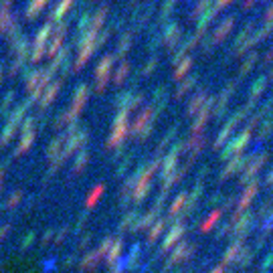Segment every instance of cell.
Returning a JSON list of instances; mask_svg holds the SVG:
<instances>
[{
  "label": "cell",
  "mask_w": 273,
  "mask_h": 273,
  "mask_svg": "<svg viewBox=\"0 0 273 273\" xmlns=\"http://www.w3.org/2000/svg\"><path fill=\"white\" fill-rule=\"evenodd\" d=\"M17 24V12L8 4H0V33L10 31Z\"/></svg>",
  "instance_id": "cell-5"
},
{
  "label": "cell",
  "mask_w": 273,
  "mask_h": 273,
  "mask_svg": "<svg viewBox=\"0 0 273 273\" xmlns=\"http://www.w3.org/2000/svg\"><path fill=\"white\" fill-rule=\"evenodd\" d=\"M51 75H53V71L49 69H35V71H31L29 75L24 77V83H26V87H29L31 91H35V89H39V87H47V83H49V79H51Z\"/></svg>",
  "instance_id": "cell-2"
},
{
  "label": "cell",
  "mask_w": 273,
  "mask_h": 273,
  "mask_svg": "<svg viewBox=\"0 0 273 273\" xmlns=\"http://www.w3.org/2000/svg\"><path fill=\"white\" fill-rule=\"evenodd\" d=\"M253 4V0H245V8H247V6H251Z\"/></svg>",
  "instance_id": "cell-27"
},
{
  "label": "cell",
  "mask_w": 273,
  "mask_h": 273,
  "mask_svg": "<svg viewBox=\"0 0 273 273\" xmlns=\"http://www.w3.org/2000/svg\"><path fill=\"white\" fill-rule=\"evenodd\" d=\"M204 98H207V93H196V95H195V98H193V105H190V107H188V109H190V112H195V109H196V107H198V105L202 103V99H204Z\"/></svg>",
  "instance_id": "cell-19"
},
{
  "label": "cell",
  "mask_w": 273,
  "mask_h": 273,
  "mask_svg": "<svg viewBox=\"0 0 273 273\" xmlns=\"http://www.w3.org/2000/svg\"><path fill=\"white\" fill-rule=\"evenodd\" d=\"M209 4H211V0H200V2H198V4H196V8H195V10H193V17H196V15H198V12H200V10H202V8H207V6H209Z\"/></svg>",
  "instance_id": "cell-22"
},
{
  "label": "cell",
  "mask_w": 273,
  "mask_h": 273,
  "mask_svg": "<svg viewBox=\"0 0 273 273\" xmlns=\"http://www.w3.org/2000/svg\"><path fill=\"white\" fill-rule=\"evenodd\" d=\"M61 87H63V79H55V81H51V83H47V87L43 89V93H40V105H45L51 99H55V95L59 93Z\"/></svg>",
  "instance_id": "cell-6"
},
{
  "label": "cell",
  "mask_w": 273,
  "mask_h": 273,
  "mask_svg": "<svg viewBox=\"0 0 273 273\" xmlns=\"http://www.w3.org/2000/svg\"><path fill=\"white\" fill-rule=\"evenodd\" d=\"M107 15V6H99L98 10L91 15V22H89V26H91V31H95L98 33V29H99V24L103 22V17Z\"/></svg>",
  "instance_id": "cell-11"
},
{
  "label": "cell",
  "mask_w": 273,
  "mask_h": 273,
  "mask_svg": "<svg viewBox=\"0 0 273 273\" xmlns=\"http://www.w3.org/2000/svg\"><path fill=\"white\" fill-rule=\"evenodd\" d=\"M190 65H193V59H190V57H186V59H182L180 63H176V69H174V77L176 79H180L186 71H188V67Z\"/></svg>",
  "instance_id": "cell-13"
},
{
  "label": "cell",
  "mask_w": 273,
  "mask_h": 273,
  "mask_svg": "<svg viewBox=\"0 0 273 273\" xmlns=\"http://www.w3.org/2000/svg\"><path fill=\"white\" fill-rule=\"evenodd\" d=\"M73 4V0H57V4H55V8L51 10V15H49V19L51 20H59L65 12H67V8H69ZM49 20V22H51Z\"/></svg>",
  "instance_id": "cell-10"
},
{
  "label": "cell",
  "mask_w": 273,
  "mask_h": 273,
  "mask_svg": "<svg viewBox=\"0 0 273 273\" xmlns=\"http://www.w3.org/2000/svg\"><path fill=\"white\" fill-rule=\"evenodd\" d=\"M233 24H235V17H229V19H225L223 24H218V26H216V31H214V35H213V40H214V43L223 40V39L227 37V33H229L231 29H233Z\"/></svg>",
  "instance_id": "cell-8"
},
{
  "label": "cell",
  "mask_w": 273,
  "mask_h": 273,
  "mask_svg": "<svg viewBox=\"0 0 273 273\" xmlns=\"http://www.w3.org/2000/svg\"><path fill=\"white\" fill-rule=\"evenodd\" d=\"M87 95H89V87H87L85 83H81V85L75 89V93H73V103H71V107L67 109V112H63L65 119H67V117H73V116L79 112L81 105H83V101L87 99Z\"/></svg>",
  "instance_id": "cell-4"
},
{
  "label": "cell",
  "mask_w": 273,
  "mask_h": 273,
  "mask_svg": "<svg viewBox=\"0 0 273 273\" xmlns=\"http://www.w3.org/2000/svg\"><path fill=\"white\" fill-rule=\"evenodd\" d=\"M128 71H130V63L128 61H121L119 67H117V71H116V75H114L116 83H121V81H124V77L128 75Z\"/></svg>",
  "instance_id": "cell-15"
},
{
  "label": "cell",
  "mask_w": 273,
  "mask_h": 273,
  "mask_svg": "<svg viewBox=\"0 0 273 273\" xmlns=\"http://www.w3.org/2000/svg\"><path fill=\"white\" fill-rule=\"evenodd\" d=\"M178 33H180V26L178 24H170L168 31H166V37H164V39H166V43L172 45V40L178 39Z\"/></svg>",
  "instance_id": "cell-16"
},
{
  "label": "cell",
  "mask_w": 273,
  "mask_h": 273,
  "mask_svg": "<svg viewBox=\"0 0 273 273\" xmlns=\"http://www.w3.org/2000/svg\"><path fill=\"white\" fill-rule=\"evenodd\" d=\"M45 53V45H35L33 43V49H31V61H39L40 57H43Z\"/></svg>",
  "instance_id": "cell-17"
},
{
  "label": "cell",
  "mask_w": 273,
  "mask_h": 273,
  "mask_svg": "<svg viewBox=\"0 0 273 273\" xmlns=\"http://www.w3.org/2000/svg\"><path fill=\"white\" fill-rule=\"evenodd\" d=\"M265 19H267V24H273V6H269V10H267Z\"/></svg>",
  "instance_id": "cell-25"
},
{
  "label": "cell",
  "mask_w": 273,
  "mask_h": 273,
  "mask_svg": "<svg viewBox=\"0 0 273 273\" xmlns=\"http://www.w3.org/2000/svg\"><path fill=\"white\" fill-rule=\"evenodd\" d=\"M47 2L49 0H29V2H26V8H24L26 19H35L39 12L47 6Z\"/></svg>",
  "instance_id": "cell-9"
},
{
  "label": "cell",
  "mask_w": 273,
  "mask_h": 273,
  "mask_svg": "<svg viewBox=\"0 0 273 273\" xmlns=\"http://www.w3.org/2000/svg\"><path fill=\"white\" fill-rule=\"evenodd\" d=\"M49 35H51V22H45V24L37 31V35H35V45H45L47 39H49Z\"/></svg>",
  "instance_id": "cell-12"
},
{
  "label": "cell",
  "mask_w": 273,
  "mask_h": 273,
  "mask_svg": "<svg viewBox=\"0 0 273 273\" xmlns=\"http://www.w3.org/2000/svg\"><path fill=\"white\" fill-rule=\"evenodd\" d=\"M255 59H257V55L253 53V55H251V57H249L247 61H245V63H243V69H241V73H247V71L251 69V65L255 63Z\"/></svg>",
  "instance_id": "cell-21"
},
{
  "label": "cell",
  "mask_w": 273,
  "mask_h": 273,
  "mask_svg": "<svg viewBox=\"0 0 273 273\" xmlns=\"http://www.w3.org/2000/svg\"><path fill=\"white\" fill-rule=\"evenodd\" d=\"M130 43H132V33H124V35L119 37V40H117V47H116L117 55H124V51L130 47Z\"/></svg>",
  "instance_id": "cell-14"
},
{
  "label": "cell",
  "mask_w": 273,
  "mask_h": 273,
  "mask_svg": "<svg viewBox=\"0 0 273 273\" xmlns=\"http://www.w3.org/2000/svg\"><path fill=\"white\" fill-rule=\"evenodd\" d=\"M114 55H103L101 61L95 67V89H103L105 83L109 81V73H112V65H114Z\"/></svg>",
  "instance_id": "cell-1"
},
{
  "label": "cell",
  "mask_w": 273,
  "mask_h": 273,
  "mask_svg": "<svg viewBox=\"0 0 273 273\" xmlns=\"http://www.w3.org/2000/svg\"><path fill=\"white\" fill-rule=\"evenodd\" d=\"M156 65V57H152V59H150L146 65H144V71L142 73H150V71H152V67Z\"/></svg>",
  "instance_id": "cell-24"
},
{
  "label": "cell",
  "mask_w": 273,
  "mask_h": 273,
  "mask_svg": "<svg viewBox=\"0 0 273 273\" xmlns=\"http://www.w3.org/2000/svg\"><path fill=\"white\" fill-rule=\"evenodd\" d=\"M229 2H231V0H218V2H216V6H214V8L218 10V8H223V6H227Z\"/></svg>",
  "instance_id": "cell-26"
},
{
  "label": "cell",
  "mask_w": 273,
  "mask_h": 273,
  "mask_svg": "<svg viewBox=\"0 0 273 273\" xmlns=\"http://www.w3.org/2000/svg\"><path fill=\"white\" fill-rule=\"evenodd\" d=\"M12 101H15V89H10V91H6V93H4V98H2V109H4V107H8Z\"/></svg>",
  "instance_id": "cell-20"
},
{
  "label": "cell",
  "mask_w": 273,
  "mask_h": 273,
  "mask_svg": "<svg viewBox=\"0 0 273 273\" xmlns=\"http://www.w3.org/2000/svg\"><path fill=\"white\" fill-rule=\"evenodd\" d=\"M69 53H71V47H63L61 51H57L53 55V59H51V63L47 65L51 71H55L57 67H61V65H67V59H69Z\"/></svg>",
  "instance_id": "cell-7"
},
{
  "label": "cell",
  "mask_w": 273,
  "mask_h": 273,
  "mask_svg": "<svg viewBox=\"0 0 273 273\" xmlns=\"http://www.w3.org/2000/svg\"><path fill=\"white\" fill-rule=\"evenodd\" d=\"M0 79H2V65H0Z\"/></svg>",
  "instance_id": "cell-28"
},
{
  "label": "cell",
  "mask_w": 273,
  "mask_h": 273,
  "mask_svg": "<svg viewBox=\"0 0 273 273\" xmlns=\"http://www.w3.org/2000/svg\"><path fill=\"white\" fill-rule=\"evenodd\" d=\"M195 79H196V77H190V79H186L184 83H182V85L178 87V91H176V95H178V98H182V95L186 93V89H188V87H193V83H195Z\"/></svg>",
  "instance_id": "cell-18"
},
{
  "label": "cell",
  "mask_w": 273,
  "mask_h": 273,
  "mask_svg": "<svg viewBox=\"0 0 273 273\" xmlns=\"http://www.w3.org/2000/svg\"><path fill=\"white\" fill-rule=\"evenodd\" d=\"M263 85H265V79H259V81H257V85L253 87V95H255V98H257V95H259V93H261V89H263Z\"/></svg>",
  "instance_id": "cell-23"
},
{
  "label": "cell",
  "mask_w": 273,
  "mask_h": 273,
  "mask_svg": "<svg viewBox=\"0 0 273 273\" xmlns=\"http://www.w3.org/2000/svg\"><path fill=\"white\" fill-rule=\"evenodd\" d=\"M65 33H67V20H63L57 29L53 31V35H51V39H47V43H45V51L49 53V55H55L59 51V47H61V43H63V39H65Z\"/></svg>",
  "instance_id": "cell-3"
}]
</instances>
